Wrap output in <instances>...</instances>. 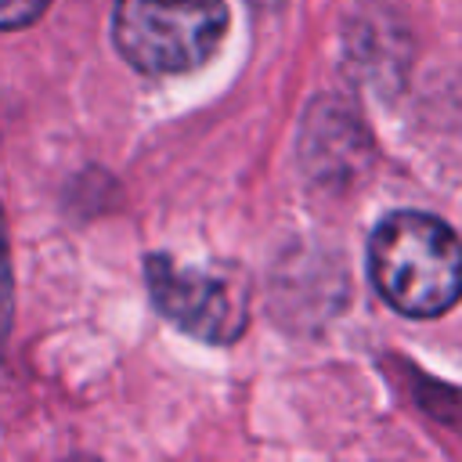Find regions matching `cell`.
Returning <instances> with one entry per match:
<instances>
[{
    "label": "cell",
    "instance_id": "obj_4",
    "mask_svg": "<svg viewBox=\"0 0 462 462\" xmlns=\"http://www.w3.org/2000/svg\"><path fill=\"white\" fill-rule=\"evenodd\" d=\"M14 282H11V260H7V235H4V217H0V343L11 328V307H14V296H11Z\"/></svg>",
    "mask_w": 462,
    "mask_h": 462
},
{
    "label": "cell",
    "instance_id": "obj_1",
    "mask_svg": "<svg viewBox=\"0 0 462 462\" xmlns=\"http://www.w3.org/2000/svg\"><path fill=\"white\" fill-rule=\"evenodd\" d=\"M368 271L390 307L437 318L462 296V242L437 217L401 209L372 231Z\"/></svg>",
    "mask_w": 462,
    "mask_h": 462
},
{
    "label": "cell",
    "instance_id": "obj_5",
    "mask_svg": "<svg viewBox=\"0 0 462 462\" xmlns=\"http://www.w3.org/2000/svg\"><path fill=\"white\" fill-rule=\"evenodd\" d=\"M51 0H0V29H22L47 11Z\"/></svg>",
    "mask_w": 462,
    "mask_h": 462
},
{
    "label": "cell",
    "instance_id": "obj_3",
    "mask_svg": "<svg viewBox=\"0 0 462 462\" xmlns=\"http://www.w3.org/2000/svg\"><path fill=\"white\" fill-rule=\"evenodd\" d=\"M155 307L180 328L209 343H235L249 321V282L235 267H180L148 256Z\"/></svg>",
    "mask_w": 462,
    "mask_h": 462
},
{
    "label": "cell",
    "instance_id": "obj_2",
    "mask_svg": "<svg viewBox=\"0 0 462 462\" xmlns=\"http://www.w3.org/2000/svg\"><path fill=\"white\" fill-rule=\"evenodd\" d=\"M227 29L224 0H116L112 36L119 54L152 76L199 69Z\"/></svg>",
    "mask_w": 462,
    "mask_h": 462
}]
</instances>
